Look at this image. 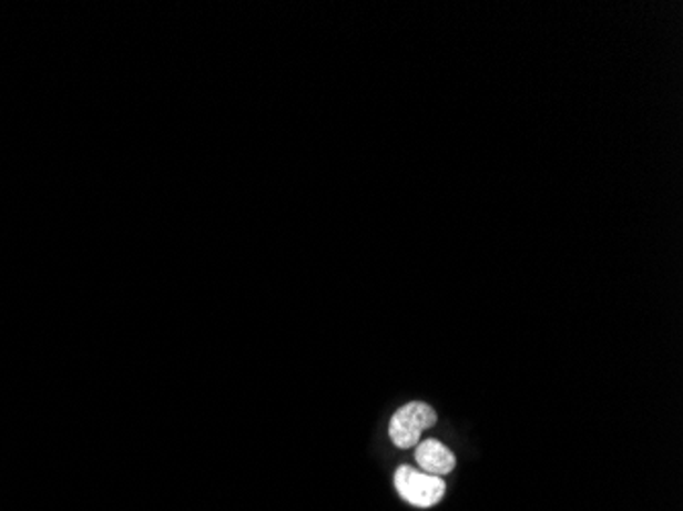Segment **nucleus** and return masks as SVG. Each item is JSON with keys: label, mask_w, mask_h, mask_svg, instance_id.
<instances>
[{"label": "nucleus", "mask_w": 683, "mask_h": 511, "mask_svg": "<svg viewBox=\"0 0 683 511\" xmlns=\"http://www.w3.org/2000/svg\"><path fill=\"white\" fill-rule=\"evenodd\" d=\"M416 462L420 464L421 471L445 477L448 472L455 471L457 457L442 442L430 438L416 446Z\"/></svg>", "instance_id": "obj_3"}, {"label": "nucleus", "mask_w": 683, "mask_h": 511, "mask_svg": "<svg viewBox=\"0 0 683 511\" xmlns=\"http://www.w3.org/2000/svg\"><path fill=\"white\" fill-rule=\"evenodd\" d=\"M394 483L399 498L421 510L438 505L447 493V483L442 481V477L411 469L409 464H404L395 471Z\"/></svg>", "instance_id": "obj_1"}, {"label": "nucleus", "mask_w": 683, "mask_h": 511, "mask_svg": "<svg viewBox=\"0 0 683 511\" xmlns=\"http://www.w3.org/2000/svg\"><path fill=\"white\" fill-rule=\"evenodd\" d=\"M436 411L424 401H409L401 409H397L389 421V438L397 448L409 450L420 444L424 430L436 426Z\"/></svg>", "instance_id": "obj_2"}]
</instances>
